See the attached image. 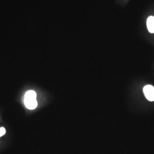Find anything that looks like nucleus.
<instances>
[{"instance_id":"nucleus-1","label":"nucleus","mask_w":154,"mask_h":154,"mask_svg":"<svg viewBox=\"0 0 154 154\" xmlns=\"http://www.w3.org/2000/svg\"><path fill=\"white\" fill-rule=\"evenodd\" d=\"M37 94L33 90H30L25 94L24 103L25 106L30 110H34L37 107Z\"/></svg>"},{"instance_id":"nucleus-2","label":"nucleus","mask_w":154,"mask_h":154,"mask_svg":"<svg viewBox=\"0 0 154 154\" xmlns=\"http://www.w3.org/2000/svg\"><path fill=\"white\" fill-rule=\"evenodd\" d=\"M143 92L146 98L149 101H154V87L152 85H146L143 88Z\"/></svg>"},{"instance_id":"nucleus-3","label":"nucleus","mask_w":154,"mask_h":154,"mask_svg":"<svg viewBox=\"0 0 154 154\" xmlns=\"http://www.w3.org/2000/svg\"><path fill=\"white\" fill-rule=\"evenodd\" d=\"M147 27L149 32L154 33V17L149 16L147 20Z\"/></svg>"},{"instance_id":"nucleus-4","label":"nucleus","mask_w":154,"mask_h":154,"mask_svg":"<svg viewBox=\"0 0 154 154\" xmlns=\"http://www.w3.org/2000/svg\"><path fill=\"white\" fill-rule=\"evenodd\" d=\"M6 133L5 129L4 128V127H1L0 128V135L2 137V135H5V134Z\"/></svg>"},{"instance_id":"nucleus-5","label":"nucleus","mask_w":154,"mask_h":154,"mask_svg":"<svg viewBox=\"0 0 154 154\" xmlns=\"http://www.w3.org/2000/svg\"><path fill=\"white\" fill-rule=\"evenodd\" d=\"M1 137V135H0V137Z\"/></svg>"}]
</instances>
